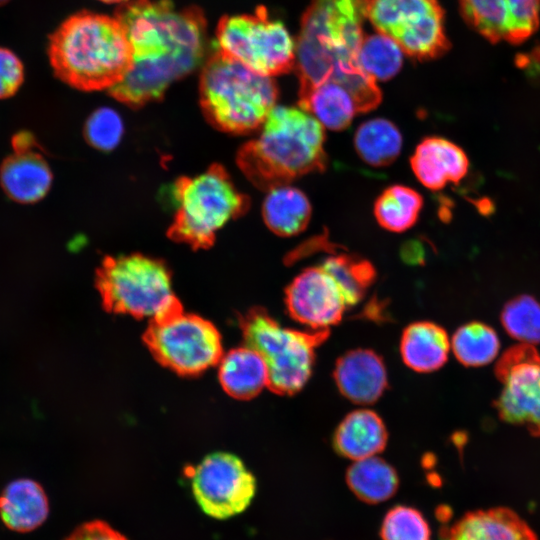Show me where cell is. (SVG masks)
<instances>
[{"label":"cell","mask_w":540,"mask_h":540,"mask_svg":"<svg viewBox=\"0 0 540 540\" xmlns=\"http://www.w3.org/2000/svg\"><path fill=\"white\" fill-rule=\"evenodd\" d=\"M301 109L313 115L323 126L339 131L347 128L357 111L351 94L336 83L322 84L299 98Z\"/></svg>","instance_id":"26"},{"label":"cell","mask_w":540,"mask_h":540,"mask_svg":"<svg viewBox=\"0 0 540 540\" xmlns=\"http://www.w3.org/2000/svg\"><path fill=\"white\" fill-rule=\"evenodd\" d=\"M450 341L446 330L430 321L408 325L401 336L400 354L406 366L421 373L440 369L447 361Z\"/></svg>","instance_id":"23"},{"label":"cell","mask_w":540,"mask_h":540,"mask_svg":"<svg viewBox=\"0 0 540 540\" xmlns=\"http://www.w3.org/2000/svg\"><path fill=\"white\" fill-rule=\"evenodd\" d=\"M494 372L503 385L493 403L500 419L540 437V352L531 344L512 346Z\"/></svg>","instance_id":"12"},{"label":"cell","mask_w":540,"mask_h":540,"mask_svg":"<svg viewBox=\"0 0 540 540\" xmlns=\"http://www.w3.org/2000/svg\"><path fill=\"white\" fill-rule=\"evenodd\" d=\"M123 123L119 114L110 108L95 111L87 121L86 137L95 147L110 150L122 136Z\"/></svg>","instance_id":"34"},{"label":"cell","mask_w":540,"mask_h":540,"mask_svg":"<svg viewBox=\"0 0 540 540\" xmlns=\"http://www.w3.org/2000/svg\"><path fill=\"white\" fill-rule=\"evenodd\" d=\"M446 540H538L530 525L508 507L465 513L448 530Z\"/></svg>","instance_id":"18"},{"label":"cell","mask_w":540,"mask_h":540,"mask_svg":"<svg viewBox=\"0 0 540 540\" xmlns=\"http://www.w3.org/2000/svg\"><path fill=\"white\" fill-rule=\"evenodd\" d=\"M49 503L42 486L31 479L10 482L0 494V518L16 532H30L44 523Z\"/></svg>","instance_id":"21"},{"label":"cell","mask_w":540,"mask_h":540,"mask_svg":"<svg viewBox=\"0 0 540 540\" xmlns=\"http://www.w3.org/2000/svg\"><path fill=\"white\" fill-rule=\"evenodd\" d=\"M260 127L258 137L246 143L237 158L259 189L288 185L326 168L324 126L307 111L275 106Z\"/></svg>","instance_id":"4"},{"label":"cell","mask_w":540,"mask_h":540,"mask_svg":"<svg viewBox=\"0 0 540 540\" xmlns=\"http://www.w3.org/2000/svg\"><path fill=\"white\" fill-rule=\"evenodd\" d=\"M24 80V66L10 49L0 47V99L14 95Z\"/></svg>","instance_id":"35"},{"label":"cell","mask_w":540,"mask_h":540,"mask_svg":"<svg viewBox=\"0 0 540 540\" xmlns=\"http://www.w3.org/2000/svg\"><path fill=\"white\" fill-rule=\"evenodd\" d=\"M372 0H310L296 41L299 98L325 83L344 87L360 113L381 101L376 80L359 64Z\"/></svg>","instance_id":"2"},{"label":"cell","mask_w":540,"mask_h":540,"mask_svg":"<svg viewBox=\"0 0 540 540\" xmlns=\"http://www.w3.org/2000/svg\"><path fill=\"white\" fill-rule=\"evenodd\" d=\"M403 51L388 36L377 32L365 35L359 51V64L372 78L388 80L400 70Z\"/></svg>","instance_id":"31"},{"label":"cell","mask_w":540,"mask_h":540,"mask_svg":"<svg viewBox=\"0 0 540 540\" xmlns=\"http://www.w3.org/2000/svg\"><path fill=\"white\" fill-rule=\"evenodd\" d=\"M65 540H128L101 520L89 521L75 528Z\"/></svg>","instance_id":"36"},{"label":"cell","mask_w":540,"mask_h":540,"mask_svg":"<svg viewBox=\"0 0 540 540\" xmlns=\"http://www.w3.org/2000/svg\"><path fill=\"white\" fill-rule=\"evenodd\" d=\"M357 154L373 167H385L396 160L402 148V135L389 120L374 118L362 123L355 132Z\"/></svg>","instance_id":"27"},{"label":"cell","mask_w":540,"mask_h":540,"mask_svg":"<svg viewBox=\"0 0 540 540\" xmlns=\"http://www.w3.org/2000/svg\"><path fill=\"white\" fill-rule=\"evenodd\" d=\"M346 481L351 491L369 504L388 500L399 486L396 470L377 456L354 461L347 469Z\"/></svg>","instance_id":"25"},{"label":"cell","mask_w":540,"mask_h":540,"mask_svg":"<svg viewBox=\"0 0 540 540\" xmlns=\"http://www.w3.org/2000/svg\"><path fill=\"white\" fill-rule=\"evenodd\" d=\"M0 180L11 199L20 203H33L48 192L52 174L43 157L27 147L18 149L3 162Z\"/></svg>","instance_id":"20"},{"label":"cell","mask_w":540,"mask_h":540,"mask_svg":"<svg viewBox=\"0 0 540 540\" xmlns=\"http://www.w3.org/2000/svg\"><path fill=\"white\" fill-rule=\"evenodd\" d=\"M451 346L455 357L462 365L481 367L496 358L500 340L491 326L480 321H471L455 331Z\"/></svg>","instance_id":"30"},{"label":"cell","mask_w":540,"mask_h":540,"mask_svg":"<svg viewBox=\"0 0 540 540\" xmlns=\"http://www.w3.org/2000/svg\"><path fill=\"white\" fill-rule=\"evenodd\" d=\"M175 196L177 211L169 233L194 248L210 246L216 233L248 208V199L219 166L182 179Z\"/></svg>","instance_id":"8"},{"label":"cell","mask_w":540,"mask_h":540,"mask_svg":"<svg viewBox=\"0 0 540 540\" xmlns=\"http://www.w3.org/2000/svg\"><path fill=\"white\" fill-rule=\"evenodd\" d=\"M380 534L382 540H431L429 524L421 512L403 505L387 512Z\"/></svg>","instance_id":"33"},{"label":"cell","mask_w":540,"mask_h":540,"mask_svg":"<svg viewBox=\"0 0 540 540\" xmlns=\"http://www.w3.org/2000/svg\"><path fill=\"white\" fill-rule=\"evenodd\" d=\"M193 496L208 516L223 520L245 511L256 493V479L229 452L207 455L191 471Z\"/></svg>","instance_id":"13"},{"label":"cell","mask_w":540,"mask_h":540,"mask_svg":"<svg viewBox=\"0 0 540 540\" xmlns=\"http://www.w3.org/2000/svg\"><path fill=\"white\" fill-rule=\"evenodd\" d=\"M423 206L422 196L404 185L387 187L374 203L377 222L388 231L403 232L412 227Z\"/></svg>","instance_id":"29"},{"label":"cell","mask_w":540,"mask_h":540,"mask_svg":"<svg viewBox=\"0 0 540 540\" xmlns=\"http://www.w3.org/2000/svg\"><path fill=\"white\" fill-rule=\"evenodd\" d=\"M245 345L264 359L269 373L268 388L292 396L308 382L315 351L330 335V329L300 331L282 327L265 309L253 307L239 318Z\"/></svg>","instance_id":"7"},{"label":"cell","mask_w":540,"mask_h":540,"mask_svg":"<svg viewBox=\"0 0 540 540\" xmlns=\"http://www.w3.org/2000/svg\"><path fill=\"white\" fill-rule=\"evenodd\" d=\"M9 0H0V6L7 3Z\"/></svg>","instance_id":"38"},{"label":"cell","mask_w":540,"mask_h":540,"mask_svg":"<svg viewBox=\"0 0 540 540\" xmlns=\"http://www.w3.org/2000/svg\"><path fill=\"white\" fill-rule=\"evenodd\" d=\"M387 440V429L381 417L372 410L358 409L339 423L332 443L339 455L356 461L382 452Z\"/></svg>","instance_id":"19"},{"label":"cell","mask_w":540,"mask_h":540,"mask_svg":"<svg viewBox=\"0 0 540 540\" xmlns=\"http://www.w3.org/2000/svg\"><path fill=\"white\" fill-rule=\"evenodd\" d=\"M340 393L356 404L376 402L387 388V372L382 358L369 349L343 354L333 371Z\"/></svg>","instance_id":"16"},{"label":"cell","mask_w":540,"mask_h":540,"mask_svg":"<svg viewBox=\"0 0 540 540\" xmlns=\"http://www.w3.org/2000/svg\"><path fill=\"white\" fill-rule=\"evenodd\" d=\"M319 266L336 282L347 307L362 300L376 276V271L369 261L351 254L333 253Z\"/></svg>","instance_id":"28"},{"label":"cell","mask_w":540,"mask_h":540,"mask_svg":"<svg viewBox=\"0 0 540 540\" xmlns=\"http://www.w3.org/2000/svg\"><path fill=\"white\" fill-rule=\"evenodd\" d=\"M100 1L106 2V3H121V4H123V3L127 2L128 0H100Z\"/></svg>","instance_id":"37"},{"label":"cell","mask_w":540,"mask_h":540,"mask_svg":"<svg viewBox=\"0 0 540 540\" xmlns=\"http://www.w3.org/2000/svg\"><path fill=\"white\" fill-rule=\"evenodd\" d=\"M216 40L218 52L259 74L274 77L295 68L296 43L264 7L253 14L222 18Z\"/></svg>","instance_id":"9"},{"label":"cell","mask_w":540,"mask_h":540,"mask_svg":"<svg viewBox=\"0 0 540 540\" xmlns=\"http://www.w3.org/2000/svg\"><path fill=\"white\" fill-rule=\"evenodd\" d=\"M285 305L292 319L311 330L338 324L347 308L340 288L319 265L304 269L286 287Z\"/></svg>","instance_id":"15"},{"label":"cell","mask_w":540,"mask_h":540,"mask_svg":"<svg viewBox=\"0 0 540 540\" xmlns=\"http://www.w3.org/2000/svg\"><path fill=\"white\" fill-rule=\"evenodd\" d=\"M277 98L273 77L259 74L220 52L204 66L201 104L208 119L222 130L248 133L259 128Z\"/></svg>","instance_id":"5"},{"label":"cell","mask_w":540,"mask_h":540,"mask_svg":"<svg viewBox=\"0 0 540 540\" xmlns=\"http://www.w3.org/2000/svg\"><path fill=\"white\" fill-rule=\"evenodd\" d=\"M131 47V65L111 93L130 105L162 96L175 80L201 62L205 21L196 8L169 0H128L116 14Z\"/></svg>","instance_id":"1"},{"label":"cell","mask_w":540,"mask_h":540,"mask_svg":"<svg viewBox=\"0 0 540 540\" xmlns=\"http://www.w3.org/2000/svg\"><path fill=\"white\" fill-rule=\"evenodd\" d=\"M311 211L307 196L289 185L268 190L262 207L263 219L268 228L283 237L302 232L309 223Z\"/></svg>","instance_id":"24"},{"label":"cell","mask_w":540,"mask_h":540,"mask_svg":"<svg viewBox=\"0 0 540 540\" xmlns=\"http://www.w3.org/2000/svg\"><path fill=\"white\" fill-rule=\"evenodd\" d=\"M218 364L219 382L232 398L249 400L268 387L269 373L263 357L246 345L228 351Z\"/></svg>","instance_id":"22"},{"label":"cell","mask_w":540,"mask_h":540,"mask_svg":"<svg viewBox=\"0 0 540 540\" xmlns=\"http://www.w3.org/2000/svg\"><path fill=\"white\" fill-rule=\"evenodd\" d=\"M413 173L430 190H440L448 183H459L469 169L462 148L442 137H427L410 158Z\"/></svg>","instance_id":"17"},{"label":"cell","mask_w":540,"mask_h":540,"mask_svg":"<svg viewBox=\"0 0 540 540\" xmlns=\"http://www.w3.org/2000/svg\"><path fill=\"white\" fill-rule=\"evenodd\" d=\"M142 339L158 363L182 376L200 375L223 356L222 337L216 326L184 311L150 320Z\"/></svg>","instance_id":"10"},{"label":"cell","mask_w":540,"mask_h":540,"mask_svg":"<svg viewBox=\"0 0 540 540\" xmlns=\"http://www.w3.org/2000/svg\"><path fill=\"white\" fill-rule=\"evenodd\" d=\"M48 57L55 75L82 90L111 89L122 80L131 60L126 32L117 19L82 11L52 33Z\"/></svg>","instance_id":"3"},{"label":"cell","mask_w":540,"mask_h":540,"mask_svg":"<svg viewBox=\"0 0 540 540\" xmlns=\"http://www.w3.org/2000/svg\"><path fill=\"white\" fill-rule=\"evenodd\" d=\"M368 20L419 61L442 56L450 47L438 0H372Z\"/></svg>","instance_id":"11"},{"label":"cell","mask_w":540,"mask_h":540,"mask_svg":"<svg viewBox=\"0 0 540 540\" xmlns=\"http://www.w3.org/2000/svg\"><path fill=\"white\" fill-rule=\"evenodd\" d=\"M96 286L103 307L110 313L162 320L183 311L169 270L150 257L107 258L97 273Z\"/></svg>","instance_id":"6"},{"label":"cell","mask_w":540,"mask_h":540,"mask_svg":"<svg viewBox=\"0 0 540 540\" xmlns=\"http://www.w3.org/2000/svg\"><path fill=\"white\" fill-rule=\"evenodd\" d=\"M466 23L492 43L519 44L540 23V0H458Z\"/></svg>","instance_id":"14"},{"label":"cell","mask_w":540,"mask_h":540,"mask_svg":"<svg viewBox=\"0 0 540 540\" xmlns=\"http://www.w3.org/2000/svg\"><path fill=\"white\" fill-rule=\"evenodd\" d=\"M500 320L505 331L526 344L540 343V302L530 295H519L502 308Z\"/></svg>","instance_id":"32"}]
</instances>
